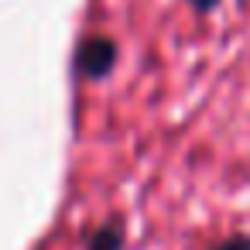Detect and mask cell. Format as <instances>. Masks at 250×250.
<instances>
[{"instance_id": "1", "label": "cell", "mask_w": 250, "mask_h": 250, "mask_svg": "<svg viewBox=\"0 0 250 250\" xmlns=\"http://www.w3.org/2000/svg\"><path fill=\"white\" fill-rule=\"evenodd\" d=\"M76 62H79V72L83 76L103 79V76H110V69L117 62V45L110 38H89V42H83Z\"/></svg>"}, {"instance_id": "2", "label": "cell", "mask_w": 250, "mask_h": 250, "mask_svg": "<svg viewBox=\"0 0 250 250\" xmlns=\"http://www.w3.org/2000/svg\"><path fill=\"white\" fill-rule=\"evenodd\" d=\"M120 243H124V233H120L117 226H103V229L93 236L89 250H120Z\"/></svg>"}, {"instance_id": "3", "label": "cell", "mask_w": 250, "mask_h": 250, "mask_svg": "<svg viewBox=\"0 0 250 250\" xmlns=\"http://www.w3.org/2000/svg\"><path fill=\"white\" fill-rule=\"evenodd\" d=\"M216 250H250V240H247V236H236V240H229V243H219Z\"/></svg>"}, {"instance_id": "4", "label": "cell", "mask_w": 250, "mask_h": 250, "mask_svg": "<svg viewBox=\"0 0 250 250\" xmlns=\"http://www.w3.org/2000/svg\"><path fill=\"white\" fill-rule=\"evenodd\" d=\"M192 7H199V11H209V7H216V0H192Z\"/></svg>"}]
</instances>
